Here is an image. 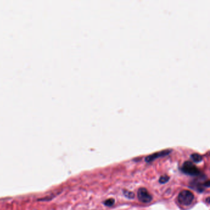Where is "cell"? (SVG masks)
Returning a JSON list of instances; mask_svg holds the SVG:
<instances>
[{"label": "cell", "mask_w": 210, "mask_h": 210, "mask_svg": "<svg viewBox=\"0 0 210 210\" xmlns=\"http://www.w3.org/2000/svg\"><path fill=\"white\" fill-rule=\"evenodd\" d=\"M169 179H170V177H169V176L166 175L162 176L160 178L159 182L162 184H164V183L167 182L169 181Z\"/></svg>", "instance_id": "cell-7"}, {"label": "cell", "mask_w": 210, "mask_h": 210, "mask_svg": "<svg viewBox=\"0 0 210 210\" xmlns=\"http://www.w3.org/2000/svg\"><path fill=\"white\" fill-rule=\"evenodd\" d=\"M137 197L140 201L145 203H149L152 200V196L148 192L147 190L144 187L138 190Z\"/></svg>", "instance_id": "cell-3"}, {"label": "cell", "mask_w": 210, "mask_h": 210, "mask_svg": "<svg viewBox=\"0 0 210 210\" xmlns=\"http://www.w3.org/2000/svg\"><path fill=\"white\" fill-rule=\"evenodd\" d=\"M194 199V195L190 191L184 190L179 193L178 195V201L182 205L189 206L192 203Z\"/></svg>", "instance_id": "cell-1"}, {"label": "cell", "mask_w": 210, "mask_h": 210, "mask_svg": "<svg viewBox=\"0 0 210 210\" xmlns=\"http://www.w3.org/2000/svg\"><path fill=\"white\" fill-rule=\"evenodd\" d=\"M124 194L127 198H130V199H131V198H133L134 197V193L132 192H129V191H127V190L124 191Z\"/></svg>", "instance_id": "cell-8"}, {"label": "cell", "mask_w": 210, "mask_h": 210, "mask_svg": "<svg viewBox=\"0 0 210 210\" xmlns=\"http://www.w3.org/2000/svg\"><path fill=\"white\" fill-rule=\"evenodd\" d=\"M190 158L195 163H199L201 162L202 160H203L201 155L198 154V153H193V154L191 155Z\"/></svg>", "instance_id": "cell-5"}, {"label": "cell", "mask_w": 210, "mask_h": 210, "mask_svg": "<svg viewBox=\"0 0 210 210\" xmlns=\"http://www.w3.org/2000/svg\"><path fill=\"white\" fill-rule=\"evenodd\" d=\"M115 202V201L114 199H113V198H110V199H108L105 201L104 203L106 206H107V207H112V205H114Z\"/></svg>", "instance_id": "cell-6"}, {"label": "cell", "mask_w": 210, "mask_h": 210, "mask_svg": "<svg viewBox=\"0 0 210 210\" xmlns=\"http://www.w3.org/2000/svg\"><path fill=\"white\" fill-rule=\"evenodd\" d=\"M171 151H170V150H166V151H162V152L154 153V154L151 155H149V156L146 157L145 159V162H152V161L154 160L155 158H158V157L166 156L167 155L170 154V153H171Z\"/></svg>", "instance_id": "cell-4"}, {"label": "cell", "mask_w": 210, "mask_h": 210, "mask_svg": "<svg viewBox=\"0 0 210 210\" xmlns=\"http://www.w3.org/2000/svg\"><path fill=\"white\" fill-rule=\"evenodd\" d=\"M181 170L185 174L190 176H197L200 173L199 170L194 164L190 162L186 161L184 163L182 166L181 167Z\"/></svg>", "instance_id": "cell-2"}]
</instances>
